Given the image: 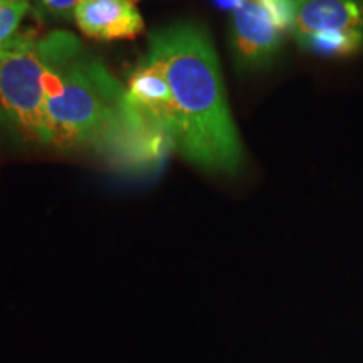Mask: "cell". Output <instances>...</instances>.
Wrapping results in <instances>:
<instances>
[{
    "label": "cell",
    "instance_id": "cell-3",
    "mask_svg": "<svg viewBox=\"0 0 363 363\" xmlns=\"http://www.w3.org/2000/svg\"><path fill=\"white\" fill-rule=\"evenodd\" d=\"M48 72L38 30H22L0 51V128L17 142L43 145Z\"/></svg>",
    "mask_w": 363,
    "mask_h": 363
},
{
    "label": "cell",
    "instance_id": "cell-8",
    "mask_svg": "<svg viewBox=\"0 0 363 363\" xmlns=\"http://www.w3.org/2000/svg\"><path fill=\"white\" fill-rule=\"evenodd\" d=\"M303 49L323 57H347L360 51L363 33L358 30H325L296 38Z\"/></svg>",
    "mask_w": 363,
    "mask_h": 363
},
{
    "label": "cell",
    "instance_id": "cell-10",
    "mask_svg": "<svg viewBox=\"0 0 363 363\" xmlns=\"http://www.w3.org/2000/svg\"><path fill=\"white\" fill-rule=\"evenodd\" d=\"M267 16L279 30H293L296 17V2L294 0H259Z\"/></svg>",
    "mask_w": 363,
    "mask_h": 363
},
{
    "label": "cell",
    "instance_id": "cell-5",
    "mask_svg": "<svg viewBox=\"0 0 363 363\" xmlns=\"http://www.w3.org/2000/svg\"><path fill=\"white\" fill-rule=\"evenodd\" d=\"M74 19L81 33L96 40L133 39L145 27L131 0H81Z\"/></svg>",
    "mask_w": 363,
    "mask_h": 363
},
{
    "label": "cell",
    "instance_id": "cell-12",
    "mask_svg": "<svg viewBox=\"0 0 363 363\" xmlns=\"http://www.w3.org/2000/svg\"><path fill=\"white\" fill-rule=\"evenodd\" d=\"M246 0H214V4L219 9H224V11H238L239 7H242V4Z\"/></svg>",
    "mask_w": 363,
    "mask_h": 363
},
{
    "label": "cell",
    "instance_id": "cell-6",
    "mask_svg": "<svg viewBox=\"0 0 363 363\" xmlns=\"http://www.w3.org/2000/svg\"><path fill=\"white\" fill-rule=\"evenodd\" d=\"M293 35L325 30H358L363 33V0H294Z\"/></svg>",
    "mask_w": 363,
    "mask_h": 363
},
{
    "label": "cell",
    "instance_id": "cell-11",
    "mask_svg": "<svg viewBox=\"0 0 363 363\" xmlns=\"http://www.w3.org/2000/svg\"><path fill=\"white\" fill-rule=\"evenodd\" d=\"M44 7L54 16L69 17L71 13L74 16L76 7L79 6L81 0H43Z\"/></svg>",
    "mask_w": 363,
    "mask_h": 363
},
{
    "label": "cell",
    "instance_id": "cell-9",
    "mask_svg": "<svg viewBox=\"0 0 363 363\" xmlns=\"http://www.w3.org/2000/svg\"><path fill=\"white\" fill-rule=\"evenodd\" d=\"M29 11V0H0V51L22 33V21Z\"/></svg>",
    "mask_w": 363,
    "mask_h": 363
},
{
    "label": "cell",
    "instance_id": "cell-7",
    "mask_svg": "<svg viewBox=\"0 0 363 363\" xmlns=\"http://www.w3.org/2000/svg\"><path fill=\"white\" fill-rule=\"evenodd\" d=\"M126 96L133 106L170 133L172 93L160 67L143 57L136 69L128 76Z\"/></svg>",
    "mask_w": 363,
    "mask_h": 363
},
{
    "label": "cell",
    "instance_id": "cell-1",
    "mask_svg": "<svg viewBox=\"0 0 363 363\" xmlns=\"http://www.w3.org/2000/svg\"><path fill=\"white\" fill-rule=\"evenodd\" d=\"M49 57L43 145L96 152L120 169L155 167L175 150L169 131L130 103L96 56L69 33L43 38Z\"/></svg>",
    "mask_w": 363,
    "mask_h": 363
},
{
    "label": "cell",
    "instance_id": "cell-2",
    "mask_svg": "<svg viewBox=\"0 0 363 363\" xmlns=\"http://www.w3.org/2000/svg\"><path fill=\"white\" fill-rule=\"evenodd\" d=\"M145 59L160 67L170 86L175 150L202 170L238 174L244 148L207 30L190 22L163 27L150 34Z\"/></svg>",
    "mask_w": 363,
    "mask_h": 363
},
{
    "label": "cell",
    "instance_id": "cell-4",
    "mask_svg": "<svg viewBox=\"0 0 363 363\" xmlns=\"http://www.w3.org/2000/svg\"><path fill=\"white\" fill-rule=\"evenodd\" d=\"M283 35L259 0H246L233 12V49L242 67L256 69L269 65L279 51Z\"/></svg>",
    "mask_w": 363,
    "mask_h": 363
}]
</instances>
